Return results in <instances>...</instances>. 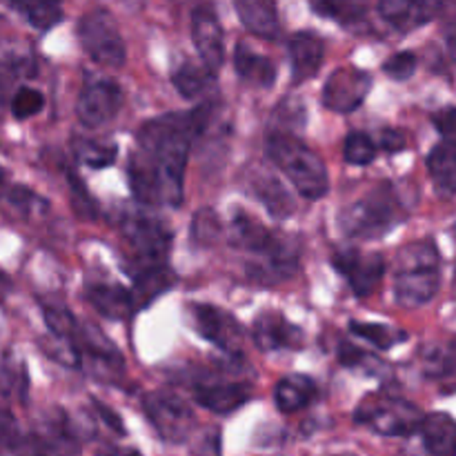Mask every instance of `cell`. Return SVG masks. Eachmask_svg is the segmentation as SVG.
<instances>
[{"mask_svg":"<svg viewBox=\"0 0 456 456\" xmlns=\"http://www.w3.org/2000/svg\"><path fill=\"white\" fill-rule=\"evenodd\" d=\"M214 107V102H203L194 110L172 111L141 125L136 134L138 150L132 154L127 167L129 187L136 203L145 208H181L191 142L205 134Z\"/></svg>","mask_w":456,"mask_h":456,"instance_id":"cell-1","label":"cell"},{"mask_svg":"<svg viewBox=\"0 0 456 456\" xmlns=\"http://www.w3.org/2000/svg\"><path fill=\"white\" fill-rule=\"evenodd\" d=\"M232 248L248 252L252 261L245 265L249 283L272 288L289 281L298 270V248L288 236L276 234L258 223L252 214L236 209L225 230Z\"/></svg>","mask_w":456,"mask_h":456,"instance_id":"cell-2","label":"cell"},{"mask_svg":"<svg viewBox=\"0 0 456 456\" xmlns=\"http://www.w3.org/2000/svg\"><path fill=\"white\" fill-rule=\"evenodd\" d=\"M265 154L303 199L319 200L330 191V174L323 159L294 134L283 129L267 134Z\"/></svg>","mask_w":456,"mask_h":456,"instance_id":"cell-3","label":"cell"},{"mask_svg":"<svg viewBox=\"0 0 456 456\" xmlns=\"http://www.w3.org/2000/svg\"><path fill=\"white\" fill-rule=\"evenodd\" d=\"M441 289V252L432 240H412L396 258L395 298L405 310L435 301Z\"/></svg>","mask_w":456,"mask_h":456,"instance_id":"cell-4","label":"cell"},{"mask_svg":"<svg viewBox=\"0 0 456 456\" xmlns=\"http://www.w3.org/2000/svg\"><path fill=\"white\" fill-rule=\"evenodd\" d=\"M405 218V209L390 183L374 187L370 194L347 205L338 216V227L354 240H374L390 234Z\"/></svg>","mask_w":456,"mask_h":456,"instance_id":"cell-5","label":"cell"},{"mask_svg":"<svg viewBox=\"0 0 456 456\" xmlns=\"http://www.w3.org/2000/svg\"><path fill=\"white\" fill-rule=\"evenodd\" d=\"M423 412L408 399L390 395H370L356 405L354 423L368 426L381 436H412L421 423Z\"/></svg>","mask_w":456,"mask_h":456,"instance_id":"cell-6","label":"cell"},{"mask_svg":"<svg viewBox=\"0 0 456 456\" xmlns=\"http://www.w3.org/2000/svg\"><path fill=\"white\" fill-rule=\"evenodd\" d=\"M78 40L89 58L98 65L123 67L127 49L120 36L118 22L107 9H92L78 20Z\"/></svg>","mask_w":456,"mask_h":456,"instance_id":"cell-7","label":"cell"},{"mask_svg":"<svg viewBox=\"0 0 456 456\" xmlns=\"http://www.w3.org/2000/svg\"><path fill=\"white\" fill-rule=\"evenodd\" d=\"M120 232L132 245L134 256H136L134 261L136 270L167 263L174 234L163 221L147 216V214H127L120 221Z\"/></svg>","mask_w":456,"mask_h":456,"instance_id":"cell-8","label":"cell"},{"mask_svg":"<svg viewBox=\"0 0 456 456\" xmlns=\"http://www.w3.org/2000/svg\"><path fill=\"white\" fill-rule=\"evenodd\" d=\"M142 410L150 419L151 428L165 444L181 445L190 439L194 428V412L190 405L174 392H151L142 399Z\"/></svg>","mask_w":456,"mask_h":456,"instance_id":"cell-9","label":"cell"},{"mask_svg":"<svg viewBox=\"0 0 456 456\" xmlns=\"http://www.w3.org/2000/svg\"><path fill=\"white\" fill-rule=\"evenodd\" d=\"M190 314L196 332L205 341L225 352L232 361H243V328L230 312L216 305H208V303H191Z\"/></svg>","mask_w":456,"mask_h":456,"instance_id":"cell-10","label":"cell"},{"mask_svg":"<svg viewBox=\"0 0 456 456\" xmlns=\"http://www.w3.org/2000/svg\"><path fill=\"white\" fill-rule=\"evenodd\" d=\"M332 267L346 276L356 298L372 297L386 276V261L379 252H361L356 248L338 249L332 254Z\"/></svg>","mask_w":456,"mask_h":456,"instance_id":"cell-11","label":"cell"},{"mask_svg":"<svg viewBox=\"0 0 456 456\" xmlns=\"http://www.w3.org/2000/svg\"><path fill=\"white\" fill-rule=\"evenodd\" d=\"M191 396L200 408L218 417L236 412L252 399V386L245 381H227L216 374H200L190 383Z\"/></svg>","mask_w":456,"mask_h":456,"instance_id":"cell-12","label":"cell"},{"mask_svg":"<svg viewBox=\"0 0 456 456\" xmlns=\"http://www.w3.org/2000/svg\"><path fill=\"white\" fill-rule=\"evenodd\" d=\"M372 89V76L359 67H338L323 85L325 110L337 114H350L359 110Z\"/></svg>","mask_w":456,"mask_h":456,"instance_id":"cell-13","label":"cell"},{"mask_svg":"<svg viewBox=\"0 0 456 456\" xmlns=\"http://www.w3.org/2000/svg\"><path fill=\"white\" fill-rule=\"evenodd\" d=\"M123 105V89L110 78L92 80L80 92L76 102V116L87 129H98L110 123Z\"/></svg>","mask_w":456,"mask_h":456,"instance_id":"cell-14","label":"cell"},{"mask_svg":"<svg viewBox=\"0 0 456 456\" xmlns=\"http://www.w3.org/2000/svg\"><path fill=\"white\" fill-rule=\"evenodd\" d=\"M191 40L200 56V65L208 67L212 74H218L225 65V31L212 4L194 7L190 18Z\"/></svg>","mask_w":456,"mask_h":456,"instance_id":"cell-15","label":"cell"},{"mask_svg":"<svg viewBox=\"0 0 456 456\" xmlns=\"http://www.w3.org/2000/svg\"><path fill=\"white\" fill-rule=\"evenodd\" d=\"M254 343L261 352H276V350H301L303 347V330L294 325L281 312H263L256 316L252 328Z\"/></svg>","mask_w":456,"mask_h":456,"instance_id":"cell-16","label":"cell"},{"mask_svg":"<svg viewBox=\"0 0 456 456\" xmlns=\"http://www.w3.org/2000/svg\"><path fill=\"white\" fill-rule=\"evenodd\" d=\"M445 0H379V13L396 31L419 29L435 20Z\"/></svg>","mask_w":456,"mask_h":456,"instance_id":"cell-17","label":"cell"},{"mask_svg":"<svg viewBox=\"0 0 456 456\" xmlns=\"http://www.w3.org/2000/svg\"><path fill=\"white\" fill-rule=\"evenodd\" d=\"M289 62H292V83L303 85L314 78L325 61V43L314 31H298L288 45Z\"/></svg>","mask_w":456,"mask_h":456,"instance_id":"cell-18","label":"cell"},{"mask_svg":"<svg viewBox=\"0 0 456 456\" xmlns=\"http://www.w3.org/2000/svg\"><path fill=\"white\" fill-rule=\"evenodd\" d=\"M83 297L94 310L110 321H125L136 314L132 292L120 283H89Z\"/></svg>","mask_w":456,"mask_h":456,"instance_id":"cell-19","label":"cell"},{"mask_svg":"<svg viewBox=\"0 0 456 456\" xmlns=\"http://www.w3.org/2000/svg\"><path fill=\"white\" fill-rule=\"evenodd\" d=\"M176 272L169 267V263L141 267V270L134 272V288L129 289V292H132L136 312L150 307L160 294L172 289L174 285H176Z\"/></svg>","mask_w":456,"mask_h":456,"instance_id":"cell-20","label":"cell"},{"mask_svg":"<svg viewBox=\"0 0 456 456\" xmlns=\"http://www.w3.org/2000/svg\"><path fill=\"white\" fill-rule=\"evenodd\" d=\"M234 7L249 34L265 40L279 38L281 22L274 0H234Z\"/></svg>","mask_w":456,"mask_h":456,"instance_id":"cell-21","label":"cell"},{"mask_svg":"<svg viewBox=\"0 0 456 456\" xmlns=\"http://www.w3.org/2000/svg\"><path fill=\"white\" fill-rule=\"evenodd\" d=\"M249 190H252V194L261 200L263 208L270 212V216L279 218V221L289 218L294 214V209H297L294 196L289 194L288 187H285L274 174L263 172V169L256 172L252 176V181H249Z\"/></svg>","mask_w":456,"mask_h":456,"instance_id":"cell-22","label":"cell"},{"mask_svg":"<svg viewBox=\"0 0 456 456\" xmlns=\"http://www.w3.org/2000/svg\"><path fill=\"white\" fill-rule=\"evenodd\" d=\"M319 396V386L307 374H288L274 387V403L279 412L294 414L305 410Z\"/></svg>","mask_w":456,"mask_h":456,"instance_id":"cell-23","label":"cell"},{"mask_svg":"<svg viewBox=\"0 0 456 456\" xmlns=\"http://www.w3.org/2000/svg\"><path fill=\"white\" fill-rule=\"evenodd\" d=\"M234 69L243 83L270 89L276 80V65L263 53L252 52L248 45L239 43L234 52Z\"/></svg>","mask_w":456,"mask_h":456,"instance_id":"cell-24","label":"cell"},{"mask_svg":"<svg viewBox=\"0 0 456 456\" xmlns=\"http://www.w3.org/2000/svg\"><path fill=\"white\" fill-rule=\"evenodd\" d=\"M417 432L421 435L426 452L436 454V456H450L454 452L456 428L450 414L435 412V414H428V417L423 414Z\"/></svg>","mask_w":456,"mask_h":456,"instance_id":"cell-25","label":"cell"},{"mask_svg":"<svg viewBox=\"0 0 456 456\" xmlns=\"http://www.w3.org/2000/svg\"><path fill=\"white\" fill-rule=\"evenodd\" d=\"M454 154L456 151L452 138H444L441 142H436L430 154H428V172H430L436 191L444 199H452L456 190Z\"/></svg>","mask_w":456,"mask_h":456,"instance_id":"cell-26","label":"cell"},{"mask_svg":"<svg viewBox=\"0 0 456 456\" xmlns=\"http://www.w3.org/2000/svg\"><path fill=\"white\" fill-rule=\"evenodd\" d=\"M34 29L49 31L62 20V0H0Z\"/></svg>","mask_w":456,"mask_h":456,"instance_id":"cell-27","label":"cell"},{"mask_svg":"<svg viewBox=\"0 0 456 456\" xmlns=\"http://www.w3.org/2000/svg\"><path fill=\"white\" fill-rule=\"evenodd\" d=\"M216 74L208 69L203 65H194L191 61L183 62L176 69L172 71V85L183 98L187 101H196V98L203 96L209 87H212Z\"/></svg>","mask_w":456,"mask_h":456,"instance_id":"cell-28","label":"cell"},{"mask_svg":"<svg viewBox=\"0 0 456 456\" xmlns=\"http://www.w3.org/2000/svg\"><path fill=\"white\" fill-rule=\"evenodd\" d=\"M321 18L338 22L343 27L359 25L368 16L370 0H307Z\"/></svg>","mask_w":456,"mask_h":456,"instance_id":"cell-29","label":"cell"},{"mask_svg":"<svg viewBox=\"0 0 456 456\" xmlns=\"http://www.w3.org/2000/svg\"><path fill=\"white\" fill-rule=\"evenodd\" d=\"M74 154L78 163L89 169H105L116 163L118 145L110 141H96V138H74Z\"/></svg>","mask_w":456,"mask_h":456,"instance_id":"cell-30","label":"cell"},{"mask_svg":"<svg viewBox=\"0 0 456 456\" xmlns=\"http://www.w3.org/2000/svg\"><path fill=\"white\" fill-rule=\"evenodd\" d=\"M350 332L354 334V337L363 338V341H368L370 346H374L377 350L381 352H387L392 350L395 346H399V343L408 341V332H401V330H395L390 328V325L386 323H365V321H350Z\"/></svg>","mask_w":456,"mask_h":456,"instance_id":"cell-31","label":"cell"},{"mask_svg":"<svg viewBox=\"0 0 456 456\" xmlns=\"http://www.w3.org/2000/svg\"><path fill=\"white\" fill-rule=\"evenodd\" d=\"M0 390L7 399L27 403V392H29V377L20 361L13 359L12 354L4 356V363L0 365Z\"/></svg>","mask_w":456,"mask_h":456,"instance_id":"cell-32","label":"cell"},{"mask_svg":"<svg viewBox=\"0 0 456 456\" xmlns=\"http://www.w3.org/2000/svg\"><path fill=\"white\" fill-rule=\"evenodd\" d=\"M40 310H43L45 325L58 343H67L74 337L80 321L71 314L69 307L61 305V303H40Z\"/></svg>","mask_w":456,"mask_h":456,"instance_id":"cell-33","label":"cell"},{"mask_svg":"<svg viewBox=\"0 0 456 456\" xmlns=\"http://www.w3.org/2000/svg\"><path fill=\"white\" fill-rule=\"evenodd\" d=\"M337 354H338V361H341L347 370H352V372L368 374V377H383V374H386V365H383L377 356L368 354V352L352 346V343H346V341L338 343Z\"/></svg>","mask_w":456,"mask_h":456,"instance_id":"cell-34","label":"cell"},{"mask_svg":"<svg viewBox=\"0 0 456 456\" xmlns=\"http://www.w3.org/2000/svg\"><path fill=\"white\" fill-rule=\"evenodd\" d=\"M223 236V223L212 208H200L191 218L190 239L199 248H209Z\"/></svg>","mask_w":456,"mask_h":456,"instance_id":"cell-35","label":"cell"},{"mask_svg":"<svg viewBox=\"0 0 456 456\" xmlns=\"http://www.w3.org/2000/svg\"><path fill=\"white\" fill-rule=\"evenodd\" d=\"M379 154L377 142L370 138V134L365 132H350L346 138V145H343V159L347 165H354V167H365V165L372 163Z\"/></svg>","mask_w":456,"mask_h":456,"instance_id":"cell-36","label":"cell"},{"mask_svg":"<svg viewBox=\"0 0 456 456\" xmlns=\"http://www.w3.org/2000/svg\"><path fill=\"white\" fill-rule=\"evenodd\" d=\"M7 200L25 216H45L49 212V200L25 185L9 187Z\"/></svg>","mask_w":456,"mask_h":456,"instance_id":"cell-37","label":"cell"},{"mask_svg":"<svg viewBox=\"0 0 456 456\" xmlns=\"http://www.w3.org/2000/svg\"><path fill=\"white\" fill-rule=\"evenodd\" d=\"M45 110V94L40 89L29 87V85H22L13 92L12 96V114L13 118L27 120L34 118L36 114Z\"/></svg>","mask_w":456,"mask_h":456,"instance_id":"cell-38","label":"cell"},{"mask_svg":"<svg viewBox=\"0 0 456 456\" xmlns=\"http://www.w3.org/2000/svg\"><path fill=\"white\" fill-rule=\"evenodd\" d=\"M417 69L419 58L414 52H399L383 62V74L390 76L392 80H399V83L412 78V76L417 74Z\"/></svg>","mask_w":456,"mask_h":456,"instance_id":"cell-39","label":"cell"},{"mask_svg":"<svg viewBox=\"0 0 456 456\" xmlns=\"http://www.w3.org/2000/svg\"><path fill=\"white\" fill-rule=\"evenodd\" d=\"M67 178H69L71 203H74L76 214H78L80 218H85V221H94V218L98 216V212H96V205H94L92 194H89L87 187H85V183L71 172H69V176H67Z\"/></svg>","mask_w":456,"mask_h":456,"instance_id":"cell-40","label":"cell"},{"mask_svg":"<svg viewBox=\"0 0 456 456\" xmlns=\"http://www.w3.org/2000/svg\"><path fill=\"white\" fill-rule=\"evenodd\" d=\"M426 374L430 379H448L454 374V346L450 343L445 350L432 352L426 361Z\"/></svg>","mask_w":456,"mask_h":456,"instance_id":"cell-41","label":"cell"},{"mask_svg":"<svg viewBox=\"0 0 456 456\" xmlns=\"http://www.w3.org/2000/svg\"><path fill=\"white\" fill-rule=\"evenodd\" d=\"M22 435L18 428L16 419L9 412L4 405H0V448L7 450H20L22 448Z\"/></svg>","mask_w":456,"mask_h":456,"instance_id":"cell-42","label":"cell"},{"mask_svg":"<svg viewBox=\"0 0 456 456\" xmlns=\"http://www.w3.org/2000/svg\"><path fill=\"white\" fill-rule=\"evenodd\" d=\"M386 154H399L408 147V136H405L403 129H396V127H387L381 132V141L379 145Z\"/></svg>","mask_w":456,"mask_h":456,"instance_id":"cell-43","label":"cell"},{"mask_svg":"<svg viewBox=\"0 0 456 456\" xmlns=\"http://www.w3.org/2000/svg\"><path fill=\"white\" fill-rule=\"evenodd\" d=\"M435 127L439 129V134L444 138H452L454 141V127H456V114H454V107L448 105L445 110H441L439 114H435L432 118Z\"/></svg>","mask_w":456,"mask_h":456,"instance_id":"cell-44","label":"cell"},{"mask_svg":"<svg viewBox=\"0 0 456 456\" xmlns=\"http://www.w3.org/2000/svg\"><path fill=\"white\" fill-rule=\"evenodd\" d=\"M92 403H94V410H96V414L101 417V421L105 423V426L110 428L111 432H116V435L123 436L125 435V426H123V421H120L118 414L111 412V410L107 408L105 403H101V401H96V399H92Z\"/></svg>","mask_w":456,"mask_h":456,"instance_id":"cell-45","label":"cell"},{"mask_svg":"<svg viewBox=\"0 0 456 456\" xmlns=\"http://www.w3.org/2000/svg\"><path fill=\"white\" fill-rule=\"evenodd\" d=\"M9 289H12V283H9V279L4 274H0V303L4 301V297L9 294Z\"/></svg>","mask_w":456,"mask_h":456,"instance_id":"cell-46","label":"cell"}]
</instances>
